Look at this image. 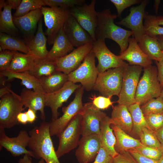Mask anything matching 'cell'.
Segmentation results:
<instances>
[{
    "label": "cell",
    "instance_id": "6da1fadb",
    "mask_svg": "<svg viewBox=\"0 0 163 163\" xmlns=\"http://www.w3.org/2000/svg\"><path fill=\"white\" fill-rule=\"evenodd\" d=\"M97 22L95 31L96 40L110 39L119 45L120 53L127 49L129 37L133 35L131 30L124 29L116 24L114 20L117 15L112 14L109 8L97 12Z\"/></svg>",
    "mask_w": 163,
    "mask_h": 163
},
{
    "label": "cell",
    "instance_id": "7a4b0ae2",
    "mask_svg": "<svg viewBox=\"0 0 163 163\" xmlns=\"http://www.w3.org/2000/svg\"><path fill=\"white\" fill-rule=\"evenodd\" d=\"M50 123L43 121L28 132V147L34 153L36 158L43 159L46 163H60L50 133Z\"/></svg>",
    "mask_w": 163,
    "mask_h": 163
},
{
    "label": "cell",
    "instance_id": "3957f363",
    "mask_svg": "<svg viewBox=\"0 0 163 163\" xmlns=\"http://www.w3.org/2000/svg\"><path fill=\"white\" fill-rule=\"evenodd\" d=\"M158 78L157 66L152 65L143 68L135 96L136 103L142 105L152 99L160 96L162 90Z\"/></svg>",
    "mask_w": 163,
    "mask_h": 163
},
{
    "label": "cell",
    "instance_id": "277c9868",
    "mask_svg": "<svg viewBox=\"0 0 163 163\" xmlns=\"http://www.w3.org/2000/svg\"><path fill=\"white\" fill-rule=\"evenodd\" d=\"M25 108L20 95L11 90L0 100V128L9 129L19 124L18 114Z\"/></svg>",
    "mask_w": 163,
    "mask_h": 163
},
{
    "label": "cell",
    "instance_id": "5b68a950",
    "mask_svg": "<svg viewBox=\"0 0 163 163\" xmlns=\"http://www.w3.org/2000/svg\"><path fill=\"white\" fill-rule=\"evenodd\" d=\"M126 66L110 69L99 73L93 89L99 91L105 97L111 98L114 95L118 96L121 88L123 72Z\"/></svg>",
    "mask_w": 163,
    "mask_h": 163
},
{
    "label": "cell",
    "instance_id": "8992f818",
    "mask_svg": "<svg viewBox=\"0 0 163 163\" xmlns=\"http://www.w3.org/2000/svg\"><path fill=\"white\" fill-rule=\"evenodd\" d=\"M142 67L128 64L124 68L122 85L117 101L119 105L128 107L136 103L135 96Z\"/></svg>",
    "mask_w": 163,
    "mask_h": 163
},
{
    "label": "cell",
    "instance_id": "52a82bcc",
    "mask_svg": "<svg viewBox=\"0 0 163 163\" xmlns=\"http://www.w3.org/2000/svg\"><path fill=\"white\" fill-rule=\"evenodd\" d=\"M95 58L91 50L80 65L68 75L69 81L75 84L80 83L87 91L93 89L99 73L95 66Z\"/></svg>",
    "mask_w": 163,
    "mask_h": 163
},
{
    "label": "cell",
    "instance_id": "ba28073f",
    "mask_svg": "<svg viewBox=\"0 0 163 163\" xmlns=\"http://www.w3.org/2000/svg\"><path fill=\"white\" fill-rule=\"evenodd\" d=\"M82 115H75L66 128L56 136L59 144L56 151L58 158L75 149L78 145L81 135Z\"/></svg>",
    "mask_w": 163,
    "mask_h": 163
},
{
    "label": "cell",
    "instance_id": "9c48e42d",
    "mask_svg": "<svg viewBox=\"0 0 163 163\" xmlns=\"http://www.w3.org/2000/svg\"><path fill=\"white\" fill-rule=\"evenodd\" d=\"M41 10L47 27V42L53 45L60 29L70 14L69 9L43 6Z\"/></svg>",
    "mask_w": 163,
    "mask_h": 163
},
{
    "label": "cell",
    "instance_id": "30bf717a",
    "mask_svg": "<svg viewBox=\"0 0 163 163\" xmlns=\"http://www.w3.org/2000/svg\"><path fill=\"white\" fill-rule=\"evenodd\" d=\"M84 90L82 86L77 89L72 101L67 106L62 108L63 115L59 118L50 123V133L51 136H57L75 115L81 113L84 106L82 99Z\"/></svg>",
    "mask_w": 163,
    "mask_h": 163
},
{
    "label": "cell",
    "instance_id": "8fae6325",
    "mask_svg": "<svg viewBox=\"0 0 163 163\" xmlns=\"http://www.w3.org/2000/svg\"><path fill=\"white\" fill-rule=\"evenodd\" d=\"M96 1L92 0L89 5L84 3L69 9L70 14L80 26L96 40L95 31L97 22V12L95 10Z\"/></svg>",
    "mask_w": 163,
    "mask_h": 163
},
{
    "label": "cell",
    "instance_id": "7c38bea8",
    "mask_svg": "<svg viewBox=\"0 0 163 163\" xmlns=\"http://www.w3.org/2000/svg\"><path fill=\"white\" fill-rule=\"evenodd\" d=\"M5 129L0 128V150L4 148L14 157L24 154L36 158L33 152L26 149L28 147L30 136L26 130H21L17 136L10 137L6 135Z\"/></svg>",
    "mask_w": 163,
    "mask_h": 163
},
{
    "label": "cell",
    "instance_id": "4fadbf2b",
    "mask_svg": "<svg viewBox=\"0 0 163 163\" xmlns=\"http://www.w3.org/2000/svg\"><path fill=\"white\" fill-rule=\"evenodd\" d=\"M98 61L96 66L99 73L108 69L121 66L128 64L110 51L107 47L105 40L98 39L94 41L92 49Z\"/></svg>",
    "mask_w": 163,
    "mask_h": 163
},
{
    "label": "cell",
    "instance_id": "5bb4252c",
    "mask_svg": "<svg viewBox=\"0 0 163 163\" xmlns=\"http://www.w3.org/2000/svg\"><path fill=\"white\" fill-rule=\"evenodd\" d=\"M81 114L82 118L81 123V135L91 134L100 135V123L106 114L96 107L92 102L85 104Z\"/></svg>",
    "mask_w": 163,
    "mask_h": 163
},
{
    "label": "cell",
    "instance_id": "9a60e30c",
    "mask_svg": "<svg viewBox=\"0 0 163 163\" xmlns=\"http://www.w3.org/2000/svg\"><path fill=\"white\" fill-rule=\"evenodd\" d=\"M148 2V0H143L139 5L131 8L129 14L117 23L118 25L130 29L133 32L134 37L138 43L146 34L143 21L145 13V9Z\"/></svg>",
    "mask_w": 163,
    "mask_h": 163
},
{
    "label": "cell",
    "instance_id": "2e32d148",
    "mask_svg": "<svg viewBox=\"0 0 163 163\" xmlns=\"http://www.w3.org/2000/svg\"><path fill=\"white\" fill-rule=\"evenodd\" d=\"M93 43L77 47L69 54L55 61L57 71L68 75L76 69L91 51Z\"/></svg>",
    "mask_w": 163,
    "mask_h": 163
},
{
    "label": "cell",
    "instance_id": "e0dca14e",
    "mask_svg": "<svg viewBox=\"0 0 163 163\" xmlns=\"http://www.w3.org/2000/svg\"><path fill=\"white\" fill-rule=\"evenodd\" d=\"M82 86L81 84H77L68 81L60 89L54 92L44 93L45 106L50 108L52 113L51 121L58 118L59 113L58 109L66 102L71 95Z\"/></svg>",
    "mask_w": 163,
    "mask_h": 163
},
{
    "label": "cell",
    "instance_id": "ac0fdd59",
    "mask_svg": "<svg viewBox=\"0 0 163 163\" xmlns=\"http://www.w3.org/2000/svg\"><path fill=\"white\" fill-rule=\"evenodd\" d=\"M75 156L79 163H90L94 160L101 147L100 138L96 135L82 136Z\"/></svg>",
    "mask_w": 163,
    "mask_h": 163
},
{
    "label": "cell",
    "instance_id": "d6986e66",
    "mask_svg": "<svg viewBox=\"0 0 163 163\" xmlns=\"http://www.w3.org/2000/svg\"><path fill=\"white\" fill-rule=\"evenodd\" d=\"M63 29L73 47L77 48L88 43H92L94 41L89 34L70 14L66 20Z\"/></svg>",
    "mask_w": 163,
    "mask_h": 163
},
{
    "label": "cell",
    "instance_id": "ffe728a7",
    "mask_svg": "<svg viewBox=\"0 0 163 163\" xmlns=\"http://www.w3.org/2000/svg\"><path fill=\"white\" fill-rule=\"evenodd\" d=\"M42 15L40 8L32 11L21 17H13L14 23L22 33L25 43L30 41L34 36L37 25Z\"/></svg>",
    "mask_w": 163,
    "mask_h": 163
},
{
    "label": "cell",
    "instance_id": "44dd1931",
    "mask_svg": "<svg viewBox=\"0 0 163 163\" xmlns=\"http://www.w3.org/2000/svg\"><path fill=\"white\" fill-rule=\"evenodd\" d=\"M118 56L123 60L127 61L130 65L144 68L152 63V60L142 50L134 37L129 38L127 49Z\"/></svg>",
    "mask_w": 163,
    "mask_h": 163
},
{
    "label": "cell",
    "instance_id": "7402d4cb",
    "mask_svg": "<svg viewBox=\"0 0 163 163\" xmlns=\"http://www.w3.org/2000/svg\"><path fill=\"white\" fill-rule=\"evenodd\" d=\"M20 96L25 109H30L36 113L37 111H39L41 119L43 121L45 120L44 93L37 92L25 88L22 89Z\"/></svg>",
    "mask_w": 163,
    "mask_h": 163
},
{
    "label": "cell",
    "instance_id": "603a6c76",
    "mask_svg": "<svg viewBox=\"0 0 163 163\" xmlns=\"http://www.w3.org/2000/svg\"><path fill=\"white\" fill-rule=\"evenodd\" d=\"M110 117L107 115L102 119L100 123L99 138L101 147L114 158L118 154L115 149L116 139L110 126Z\"/></svg>",
    "mask_w": 163,
    "mask_h": 163
},
{
    "label": "cell",
    "instance_id": "cb8c5ba5",
    "mask_svg": "<svg viewBox=\"0 0 163 163\" xmlns=\"http://www.w3.org/2000/svg\"><path fill=\"white\" fill-rule=\"evenodd\" d=\"M47 39L43 31L41 18L38 24L37 32L32 39L25 43L31 53L37 60L45 59L49 51L46 48Z\"/></svg>",
    "mask_w": 163,
    "mask_h": 163
},
{
    "label": "cell",
    "instance_id": "d4e9b609",
    "mask_svg": "<svg viewBox=\"0 0 163 163\" xmlns=\"http://www.w3.org/2000/svg\"><path fill=\"white\" fill-rule=\"evenodd\" d=\"M73 50L74 47L65 34L62 27L59 32L45 59L54 62L67 55Z\"/></svg>",
    "mask_w": 163,
    "mask_h": 163
},
{
    "label": "cell",
    "instance_id": "484cf974",
    "mask_svg": "<svg viewBox=\"0 0 163 163\" xmlns=\"http://www.w3.org/2000/svg\"><path fill=\"white\" fill-rule=\"evenodd\" d=\"M110 121L111 124L117 127L126 133H132V118L126 106L118 104L113 107Z\"/></svg>",
    "mask_w": 163,
    "mask_h": 163
},
{
    "label": "cell",
    "instance_id": "4316f807",
    "mask_svg": "<svg viewBox=\"0 0 163 163\" xmlns=\"http://www.w3.org/2000/svg\"><path fill=\"white\" fill-rule=\"evenodd\" d=\"M0 75L7 77L8 81L15 78L20 79L21 80V84L26 88L37 92L45 93L39 79L31 74L29 71L16 72L7 70L0 72Z\"/></svg>",
    "mask_w": 163,
    "mask_h": 163
},
{
    "label": "cell",
    "instance_id": "83f0119b",
    "mask_svg": "<svg viewBox=\"0 0 163 163\" xmlns=\"http://www.w3.org/2000/svg\"><path fill=\"white\" fill-rule=\"evenodd\" d=\"M110 126L116 138L115 148L118 153L144 146L140 140L130 136L117 127L112 124H111Z\"/></svg>",
    "mask_w": 163,
    "mask_h": 163
},
{
    "label": "cell",
    "instance_id": "f1b7e54d",
    "mask_svg": "<svg viewBox=\"0 0 163 163\" xmlns=\"http://www.w3.org/2000/svg\"><path fill=\"white\" fill-rule=\"evenodd\" d=\"M45 93L56 91L62 88L69 81L68 75L56 71L52 74L39 78Z\"/></svg>",
    "mask_w": 163,
    "mask_h": 163
},
{
    "label": "cell",
    "instance_id": "f546056e",
    "mask_svg": "<svg viewBox=\"0 0 163 163\" xmlns=\"http://www.w3.org/2000/svg\"><path fill=\"white\" fill-rule=\"evenodd\" d=\"M37 59L32 54H23L15 51L8 70L16 72L32 71Z\"/></svg>",
    "mask_w": 163,
    "mask_h": 163
},
{
    "label": "cell",
    "instance_id": "4dcf8cb0",
    "mask_svg": "<svg viewBox=\"0 0 163 163\" xmlns=\"http://www.w3.org/2000/svg\"><path fill=\"white\" fill-rule=\"evenodd\" d=\"M138 45L143 52L152 60L161 61L163 58V51L156 38L145 34Z\"/></svg>",
    "mask_w": 163,
    "mask_h": 163
},
{
    "label": "cell",
    "instance_id": "1f68e13d",
    "mask_svg": "<svg viewBox=\"0 0 163 163\" xmlns=\"http://www.w3.org/2000/svg\"><path fill=\"white\" fill-rule=\"evenodd\" d=\"M0 47L2 50L20 51L24 54H31L25 43L13 36L0 33Z\"/></svg>",
    "mask_w": 163,
    "mask_h": 163
},
{
    "label": "cell",
    "instance_id": "d6a6232c",
    "mask_svg": "<svg viewBox=\"0 0 163 163\" xmlns=\"http://www.w3.org/2000/svg\"><path fill=\"white\" fill-rule=\"evenodd\" d=\"M12 9L5 2L3 10L0 11V31L13 36L18 32V29L13 22Z\"/></svg>",
    "mask_w": 163,
    "mask_h": 163
},
{
    "label": "cell",
    "instance_id": "836d02e7",
    "mask_svg": "<svg viewBox=\"0 0 163 163\" xmlns=\"http://www.w3.org/2000/svg\"><path fill=\"white\" fill-rule=\"evenodd\" d=\"M140 105L139 104L135 103L128 107L132 121V133L138 136L143 128L146 127L149 128Z\"/></svg>",
    "mask_w": 163,
    "mask_h": 163
},
{
    "label": "cell",
    "instance_id": "e575fe53",
    "mask_svg": "<svg viewBox=\"0 0 163 163\" xmlns=\"http://www.w3.org/2000/svg\"><path fill=\"white\" fill-rule=\"evenodd\" d=\"M56 67L55 62L46 59L37 60L33 69L30 73L38 78L48 76L56 72Z\"/></svg>",
    "mask_w": 163,
    "mask_h": 163
},
{
    "label": "cell",
    "instance_id": "d590c367",
    "mask_svg": "<svg viewBox=\"0 0 163 163\" xmlns=\"http://www.w3.org/2000/svg\"><path fill=\"white\" fill-rule=\"evenodd\" d=\"M46 5L44 0H22L13 17L17 18L23 16L32 11L41 8Z\"/></svg>",
    "mask_w": 163,
    "mask_h": 163
},
{
    "label": "cell",
    "instance_id": "8d00e7d4",
    "mask_svg": "<svg viewBox=\"0 0 163 163\" xmlns=\"http://www.w3.org/2000/svg\"><path fill=\"white\" fill-rule=\"evenodd\" d=\"M139 136L141 143L145 146L160 149L161 144L158 139L155 132L149 128H143Z\"/></svg>",
    "mask_w": 163,
    "mask_h": 163
},
{
    "label": "cell",
    "instance_id": "74e56055",
    "mask_svg": "<svg viewBox=\"0 0 163 163\" xmlns=\"http://www.w3.org/2000/svg\"><path fill=\"white\" fill-rule=\"evenodd\" d=\"M144 114L146 115L150 114L163 113V99L160 96L149 100L140 106Z\"/></svg>",
    "mask_w": 163,
    "mask_h": 163
},
{
    "label": "cell",
    "instance_id": "f35d334b",
    "mask_svg": "<svg viewBox=\"0 0 163 163\" xmlns=\"http://www.w3.org/2000/svg\"><path fill=\"white\" fill-rule=\"evenodd\" d=\"M46 5L50 7H57L69 9L85 3L84 0H44Z\"/></svg>",
    "mask_w": 163,
    "mask_h": 163
},
{
    "label": "cell",
    "instance_id": "ab89813d",
    "mask_svg": "<svg viewBox=\"0 0 163 163\" xmlns=\"http://www.w3.org/2000/svg\"><path fill=\"white\" fill-rule=\"evenodd\" d=\"M132 149L144 156L155 160L159 161L163 156L160 149L143 146Z\"/></svg>",
    "mask_w": 163,
    "mask_h": 163
},
{
    "label": "cell",
    "instance_id": "60d3db41",
    "mask_svg": "<svg viewBox=\"0 0 163 163\" xmlns=\"http://www.w3.org/2000/svg\"><path fill=\"white\" fill-rule=\"evenodd\" d=\"M149 128L155 132L163 126V113L144 115Z\"/></svg>",
    "mask_w": 163,
    "mask_h": 163
},
{
    "label": "cell",
    "instance_id": "b9f144b4",
    "mask_svg": "<svg viewBox=\"0 0 163 163\" xmlns=\"http://www.w3.org/2000/svg\"><path fill=\"white\" fill-rule=\"evenodd\" d=\"M14 51L3 50L0 52V71L8 70L13 58Z\"/></svg>",
    "mask_w": 163,
    "mask_h": 163
},
{
    "label": "cell",
    "instance_id": "7bdbcfd3",
    "mask_svg": "<svg viewBox=\"0 0 163 163\" xmlns=\"http://www.w3.org/2000/svg\"><path fill=\"white\" fill-rule=\"evenodd\" d=\"M115 7L117 12L118 17H121L122 11L126 8L130 6L139 3L141 0H110Z\"/></svg>",
    "mask_w": 163,
    "mask_h": 163
},
{
    "label": "cell",
    "instance_id": "ee69618b",
    "mask_svg": "<svg viewBox=\"0 0 163 163\" xmlns=\"http://www.w3.org/2000/svg\"><path fill=\"white\" fill-rule=\"evenodd\" d=\"M91 99L93 104L100 110L106 109L112 105L113 104L110 98L103 96H92Z\"/></svg>",
    "mask_w": 163,
    "mask_h": 163
},
{
    "label": "cell",
    "instance_id": "f6af8a7d",
    "mask_svg": "<svg viewBox=\"0 0 163 163\" xmlns=\"http://www.w3.org/2000/svg\"><path fill=\"white\" fill-rule=\"evenodd\" d=\"M112 163H137L128 151H123L118 153L113 158Z\"/></svg>",
    "mask_w": 163,
    "mask_h": 163
},
{
    "label": "cell",
    "instance_id": "bcb514c9",
    "mask_svg": "<svg viewBox=\"0 0 163 163\" xmlns=\"http://www.w3.org/2000/svg\"><path fill=\"white\" fill-rule=\"evenodd\" d=\"M113 158L101 147L93 163H112Z\"/></svg>",
    "mask_w": 163,
    "mask_h": 163
},
{
    "label": "cell",
    "instance_id": "7dc6e473",
    "mask_svg": "<svg viewBox=\"0 0 163 163\" xmlns=\"http://www.w3.org/2000/svg\"><path fill=\"white\" fill-rule=\"evenodd\" d=\"M144 26L163 25V16H155L145 13Z\"/></svg>",
    "mask_w": 163,
    "mask_h": 163
},
{
    "label": "cell",
    "instance_id": "c3c4849f",
    "mask_svg": "<svg viewBox=\"0 0 163 163\" xmlns=\"http://www.w3.org/2000/svg\"><path fill=\"white\" fill-rule=\"evenodd\" d=\"M137 163H160L159 161L154 160L144 156L133 149L128 150Z\"/></svg>",
    "mask_w": 163,
    "mask_h": 163
},
{
    "label": "cell",
    "instance_id": "681fc988",
    "mask_svg": "<svg viewBox=\"0 0 163 163\" xmlns=\"http://www.w3.org/2000/svg\"><path fill=\"white\" fill-rule=\"evenodd\" d=\"M144 26L146 34L153 36L163 35V27L157 25Z\"/></svg>",
    "mask_w": 163,
    "mask_h": 163
},
{
    "label": "cell",
    "instance_id": "f907efd6",
    "mask_svg": "<svg viewBox=\"0 0 163 163\" xmlns=\"http://www.w3.org/2000/svg\"><path fill=\"white\" fill-rule=\"evenodd\" d=\"M158 71V78L162 89L163 88V58L159 62H156Z\"/></svg>",
    "mask_w": 163,
    "mask_h": 163
},
{
    "label": "cell",
    "instance_id": "816d5d0a",
    "mask_svg": "<svg viewBox=\"0 0 163 163\" xmlns=\"http://www.w3.org/2000/svg\"><path fill=\"white\" fill-rule=\"evenodd\" d=\"M28 119V123H33L37 118L36 113L32 109L28 108L27 110L26 111Z\"/></svg>",
    "mask_w": 163,
    "mask_h": 163
},
{
    "label": "cell",
    "instance_id": "f5cc1de1",
    "mask_svg": "<svg viewBox=\"0 0 163 163\" xmlns=\"http://www.w3.org/2000/svg\"><path fill=\"white\" fill-rule=\"evenodd\" d=\"M31 157L27 155H24L23 157L20 158L18 162L19 163H33L32 162ZM44 160L41 158L39 161L37 163H45Z\"/></svg>",
    "mask_w": 163,
    "mask_h": 163
},
{
    "label": "cell",
    "instance_id": "db71d44e",
    "mask_svg": "<svg viewBox=\"0 0 163 163\" xmlns=\"http://www.w3.org/2000/svg\"><path fill=\"white\" fill-rule=\"evenodd\" d=\"M17 120L19 123L24 125L26 124L28 121L26 112L19 113L17 116Z\"/></svg>",
    "mask_w": 163,
    "mask_h": 163
},
{
    "label": "cell",
    "instance_id": "11a10c76",
    "mask_svg": "<svg viewBox=\"0 0 163 163\" xmlns=\"http://www.w3.org/2000/svg\"><path fill=\"white\" fill-rule=\"evenodd\" d=\"M21 0H8L6 2L9 5L12 9L16 10L20 5Z\"/></svg>",
    "mask_w": 163,
    "mask_h": 163
},
{
    "label": "cell",
    "instance_id": "9f6ffc18",
    "mask_svg": "<svg viewBox=\"0 0 163 163\" xmlns=\"http://www.w3.org/2000/svg\"><path fill=\"white\" fill-rule=\"evenodd\" d=\"M155 133L161 144L163 143V126L155 132Z\"/></svg>",
    "mask_w": 163,
    "mask_h": 163
},
{
    "label": "cell",
    "instance_id": "6f0895ef",
    "mask_svg": "<svg viewBox=\"0 0 163 163\" xmlns=\"http://www.w3.org/2000/svg\"><path fill=\"white\" fill-rule=\"evenodd\" d=\"M11 90L10 86L9 85L2 87L0 89V97L9 92Z\"/></svg>",
    "mask_w": 163,
    "mask_h": 163
},
{
    "label": "cell",
    "instance_id": "680465c9",
    "mask_svg": "<svg viewBox=\"0 0 163 163\" xmlns=\"http://www.w3.org/2000/svg\"><path fill=\"white\" fill-rule=\"evenodd\" d=\"M154 37L157 39L162 50L163 51V35H158Z\"/></svg>",
    "mask_w": 163,
    "mask_h": 163
},
{
    "label": "cell",
    "instance_id": "91938a15",
    "mask_svg": "<svg viewBox=\"0 0 163 163\" xmlns=\"http://www.w3.org/2000/svg\"><path fill=\"white\" fill-rule=\"evenodd\" d=\"M160 0H155L154 5V8L156 14L157 13Z\"/></svg>",
    "mask_w": 163,
    "mask_h": 163
},
{
    "label": "cell",
    "instance_id": "94428289",
    "mask_svg": "<svg viewBox=\"0 0 163 163\" xmlns=\"http://www.w3.org/2000/svg\"><path fill=\"white\" fill-rule=\"evenodd\" d=\"M5 2L4 0H1L0 1V11H2V9L3 8Z\"/></svg>",
    "mask_w": 163,
    "mask_h": 163
},
{
    "label": "cell",
    "instance_id": "6125c7cd",
    "mask_svg": "<svg viewBox=\"0 0 163 163\" xmlns=\"http://www.w3.org/2000/svg\"><path fill=\"white\" fill-rule=\"evenodd\" d=\"M160 149L163 155V143L161 144V146L160 148Z\"/></svg>",
    "mask_w": 163,
    "mask_h": 163
},
{
    "label": "cell",
    "instance_id": "be15d7a7",
    "mask_svg": "<svg viewBox=\"0 0 163 163\" xmlns=\"http://www.w3.org/2000/svg\"><path fill=\"white\" fill-rule=\"evenodd\" d=\"M159 161L160 163H163V156L161 157Z\"/></svg>",
    "mask_w": 163,
    "mask_h": 163
},
{
    "label": "cell",
    "instance_id": "e7e4bbea",
    "mask_svg": "<svg viewBox=\"0 0 163 163\" xmlns=\"http://www.w3.org/2000/svg\"><path fill=\"white\" fill-rule=\"evenodd\" d=\"M160 96L163 99V88L162 89Z\"/></svg>",
    "mask_w": 163,
    "mask_h": 163
}]
</instances>
